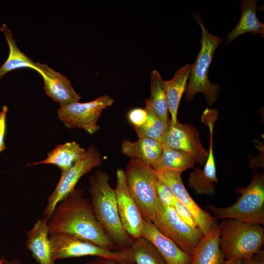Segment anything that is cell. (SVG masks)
<instances>
[{
	"label": "cell",
	"mask_w": 264,
	"mask_h": 264,
	"mask_svg": "<svg viewBox=\"0 0 264 264\" xmlns=\"http://www.w3.org/2000/svg\"><path fill=\"white\" fill-rule=\"evenodd\" d=\"M102 163V157L97 148L90 144L83 155L60 178L54 191L48 197L47 204L43 210L44 218L49 220L58 204L75 188L79 180Z\"/></svg>",
	"instance_id": "obj_9"
},
{
	"label": "cell",
	"mask_w": 264,
	"mask_h": 264,
	"mask_svg": "<svg viewBox=\"0 0 264 264\" xmlns=\"http://www.w3.org/2000/svg\"><path fill=\"white\" fill-rule=\"evenodd\" d=\"M128 118L133 128L139 127L146 121L147 113L144 108H133L129 111Z\"/></svg>",
	"instance_id": "obj_30"
},
{
	"label": "cell",
	"mask_w": 264,
	"mask_h": 264,
	"mask_svg": "<svg viewBox=\"0 0 264 264\" xmlns=\"http://www.w3.org/2000/svg\"><path fill=\"white\" fill-rule=\"evenodd\" d=\"M0 29L3 33L9 46V54L7 60L0 67V79L8 72L22 68H36V63L23 53L18 47L11 30L5 23Z\"/></svg>",
	"instance_id": "obj_21"
},
{
	"label": "cell",
	"mask_w": 264,
	"mask_h": 264,
	"mask_svg": "<svg viewBox=\"0 0 264 264\" xmlns=\"http://www.w3.org/2000/svg\"><path fill=\"white\" fill-rule=\"evenodd\" d=\"M145 101L147 120L142 126L133 129L138 137H148L163 143L167 127L154 112L148 99H146Z\"/></svg>",
	"instance_id": "obj_26"
},
{
	"label": "cell",
	"mask_w": 264,
	"mask_h": 264,
	"mask_svg": "<svg viewBox=\"0 0 264 264\" xmlns=\"http://www.w3.org/2000/svg\"><path fill=\"white\" fill-rule=\"evenodd\" d=\"M7 111V106H3L0 111V152L6 149L4 137L6 132V118Z\"/></svg>",
	"instance_id": "obj_31"
},
{
	"label": "cell",
	"mask_w": 264,
	"mask_h": 264,
	"mask_svg": "<svg viewBox=\"0 0 264 264\" xmlns=\"http://www.w3.org/2000/svg\"><path fill=\"white\" fill-rule=\"evenodd\" d=\"M141 237L154 245L167 264H191V255L163 234L153 222L143 220Z\"/></svg>",
	"instance_id": "obj_15"
},
{
	"label": "cell",
	"mask_w": 264,
	"mask_h": 264,
	"mask_svg": "<svg viewBox=\"0 0 264 264\" xmlns=\"http://www.w3.org/2000/svg\"><path fill=\"white\" fill-rule=\"evenodd\" d=\"M173 207L179 218L187 225L194 230L199 229L190 211L177 198Z\"/></svg>",
	"instance_id": "obj_29"
},
{
	"label": "cell",
	"mask_w": 264,
	"mask_h": 264,
	"mask_svg": "<svg viewBox=\"0 0 264 264\" xmlns=\"http://www.w3.org/2000/svg\"><path fill=\"white\" fill-rule=\"evenodd\" d=\"M116 181L114 190L121 223L125 231L133 239L140 238L142 236L143 219L129 193L124 171L121 168L116 171Z\"/></svg>",
	"instance_id": "obj_12"
},
{
	"label": "cell",
	"mask_w": 264,
	"mask_h": 264,
	"mask_svg": "<svg viewBox=\"0 0 264 264\" xmlns=\"http://www.w3.org/2000/svg\"><path fill=\"white\" fill-rule=\"evenodd\" d=\"M242 261L241 259L225 260L223 264H241Z\"/></svg>",
	"instance_id": "obj_35"
},
{
	"label": "cell",
	"mask_w": 264,
	"mask_h": 264,
	"mask_svg": "<svg viewBox=\"0 0 264 264\" xmlns=\"http://www.w3.org/2000/svg\"><path fill=\"white\" fill-rule=\"evenodd\" d=\"M129 193L137 205L143 219L153 222L158 200L155 171L141 160L130 159L124 171Z\"/></svg>",
	"instance_id": "obj_6"
},
{
	"label": "cell",
	"mask_w": 264,
	"mask_h": 264,
	"mask_svg": "<svg viewBox=\"0 0 264 264\" xmlns=\"http://www.w3.org/2000/svg\"><path fill=\"white\" fill-rule=\"evenodd\" d=\"M0 264H22L21 261L16 259H15L12 261H9L4 258H2L0 260Z\"/></svg>",
	"instance_id": "obj_34"
},
{
	"label": "cell",
	"mask_w": 264,
	"mask_h": 264,
	"mask_svg": "<svg viewBox=\"0 0 264 264\" xmlns=\"http://www.w3.org/2000/svg\"><path fill=\"white\" fill-rule=\"evenodd\" d=\"M131 249L134 264H167L154 245L142 237L133 239Z\"/></svg>",
	"instance_id": "obj_27"
},
{
	"label": "cell",
	"mask_w": 264,
	"mask_h": 264,
	"mask_svg": "<svg viewBox=\"0 0 264 264\" xmlns=\"http://www.w3.org/2000/svg\"><path fill=\"white\" fill-rule=\"evenodd\" d=\"M164 81L157 70L151 72L150 97L148 99L154 112L167 127L170 119Z\"/></svg>",
	"instance_id": "obj_25"
},
{
	"label": "cell",
	"mask_w": 264,
	"mask_h": 264,
	"mask_svg": "<svg viewBox=\"0 0 264 264\" xmlns=\"http://www.w3.org/2000/svg\"><path fill=\"white\" fill-rule=\"evenodd\" d=\"M42 76L46 94L60 107L79 102L81 95L74 89L65 75L56 71L46 64L36 63L35 70Z\"/></svg>",
	"instance_id": "obj_14"
},
{
	"label": "cell",
	"mask_w": 264,
	"mask_h": 264,
	"mask_svg": "<svg viewBox=\"0 0 264 264\" xmlns=\"http://www.w3.org/2000/svg\"><path fill=\"white\" fill-rule=\"evenodd\" d=\"M86 149L75 141L67 142L57 145L48 152L47 157L42 161L34 162L27 166L39 164H53L61 171V175L66 172L85 153Z\"/></svg>",
	"instance_id": "obj_19"
},
{
	"label": "cell",
	"mask_w": 264,
	"mask_h": 264,
	"mask_svg": "<svg viewBox=\"0 0 264 264\" xmlns=\"http://www.w3.org/2000/svg\"><path fill=\"white\" fill-rule=\"evenodd\" d=\"M153 223L163 234L191 255L203 237L199 229L194 230L184 222L174 207L163 204L159 199Z\"/></svg>",
	"instance_id": "obj_8"
},
{
	"label": "cell",
	"mask_w": 264,
	"mask_h": 264,
	"mask_svg": "<svg viewBox=\"0 0 264 264\" xmlns=\"http://www.w3.org/2000/svg\"><path fill=\"white\" fill-rule=\"evenodd\" d=\"M241 194L233 204L220 207L207 203L205 208L216 219H231L242 222L264 224V176L256 171L252 181L245 187H239Z\"/></svg>",
	"instance_id": "obj_4"
},
{
	"label": "cell",
	"mask_w": 264,
	"mask_h": 264,
	"mask_svg": "<svg viewBox=\"0 0 264 264\" xmlns=\"http://www.w3.org/2000/svg\"><path fill=\"white\" fill-rule=\"evenodd\" d=\"M219 225L220 245L225 260L248 259L262 249L263 225L231 219H223Z\"/></svg>",
	"instance_id": "obj_3"
},
{
	"label": "cell",
	"mask_w": 264,
	"mask_h": 264,
	"mask_svg": "<svg viewBox=\"0 0 264 264\" xmlns=\"http://www.w3.org/2000/svg\"><path fill=\"white\" fill-rule=\"evenodd\" d=\"M192 16L201 28V48L191 71L185 97L187 101H191L195 94L202 92L205 96L206 103L212 105L217 99L220 87L209 81L208 71L214 53L221 40L220 37L209 32L199 14H193Z\"/></svg>",
	"instance_id": "obj_5"
},
{
	"label": "cell",
	"mask_w": 264,
	"mask_h": 264,
	"mask_svg": "<svg viewBox=\"0 0 264 264\" xmlns=\"http://www.w3.org/2000/svg\"><path fill=\"white\" fill-rule=\"evenodd\" d=\"M195 163L186 153L164 146L159 161L153 168L157 172L181 174L186 169L193 168Z\"/></svg>",
	"instance_id": "obj_24"
},
{
	"label": "cell",
	"mask_w": 264,
	"mask_h": 264,
	"mask_svg": "<svg viewBox=\"0 0 264 264\" xmlns=\"http://www.w3.org/2000/svg\"><path fill=\"white\" fill-rule=\"evenodd\" d=\"M155 172L158 179L170 187L177 199L190 211L203 236L218 224L216 219L202 209L190 196L183 183L181 173Z\"/></svg>",
	"instance_id": "obj_13"
},
{
	"label": "cell",
	"mask_w": 264,
	"mask_h": 264,
	"mask_svg": "<svg viewBox=\"0 0 264 264\" xmlns=\"http://www.w3.org/2000/svg\"><path fill=\"white\" fill-rule=\"evenodd\" d=\"M48 228L49 234L67 233L110 251H119L99 223L81 188L74 189L58 204Z\"/></svg>",
	"instance_id": "obj_1"
},
{
	"label": "cell",
	"mask_w": 264,
	"mask_h": 264,
	"mask_svg": "<svg viewBox=\"0 0 264 264\" xmlns=\"http://www.w3.org/2000/svg\"><path fill=\"white\" fill-rule=\"evenodd\" d=\"M220 227L217 224L203 236L191 255V264H223L225 258L220 245Z\"/></svg>",
	"instance_id": "obj_18"
},
{
	"label": "cell",
	"mask_w": 264,
	"mask_h": 264,
	"mask_svg": "<svg viewBox=\"0 0 264 264\" xmlns=\"http://www.w3.org/2000/svg\"><path fill=\"white\" fill-rule=\"evenodd\" d=\"M114 100L108 95L85 103L75 102L57 111L59 120L68 129H83L93 134L100 129L97 124L103 110L111 106Z\"/></svg>",
	"instance_id": "obj_10"
},
{
	"label": "cell",
	"mask_w": 264,
	"mask_h": 264,
	"mask_svg": "<svg viewBox=\"0 0 264 264\" xmlns=\"http://www.w3.org/2000/svg\"><path fill=\"white\" fill-rule=\"evenodd\" d=\"M158 198L163 204L174 207L176 198L170 187L158 179L157 184Z\"/></svg>",
	"instance_id": "obj_28"
},
{
	"label": "cell",
	"mask_w": 264,
	"mask_h": 264,
	"mask_svg": "<svg viewBox=\"0 0 264 264\" xmlns=\"http://www.w3.org/2000/svg\"><path fill=\"white\" fill-rule=\"evenodd\" d=\"M86 264H124L113 260L104 257H96L92 260L88 261Z\"/></svg>",
	"instance_id": "obj_33"
},
{
	"label": "cell",
	"mask_w": 264,
	"mask_h": 264,
	"mask_svg": "<svg viewBox=\"0 0 264 264\" xmlns=\"http://www.w3.org/2000/svg\"><path fill=\"white\" fill-rule=\"evenodd\" d=\"M193 64H189L177 70L173 77L164 81L169 112L171 116L172 124L177 122V113L183 93L186 90L187 82L189 77Z\"/></svg>",
	"instance_id": "obj_20"
},
{
	"label": "cell",
	"mask_w": 264,
	"mask_h": 264,
	"mask_svg": "<svg viewBox=\"0 0 264 264\" xmlns=\"http://www.w3.org/2000/svg\"><path fill=\"white\" fill-rule=\"evenodd\" d=\"M163 144L165 147L186 153L201 165L208 156V151L202 145L198 132L190 124L177 121L174 125L170 120Z\"/></svg>",
	"instance_id": "obj_11"
},
{
	"label": "cell",
	"mask_w": 264,
	"mask_h": 264,
	"mask_svg": "<svg viewBox=\"0 0 264 264\" xmlns=\"http://www.w3.org/2000/svg\"><path fill=\"white\" fill-rule=\"evenodd\" d=\"M258 0H245L242 2V13L240 22L227 36L228 44L241 35L247 32L264 34V24L257 19L256 4Z\"/></svg>",
	"instance_id": "obj_22"
},
{
	"label": "cell",
	"mask_w": 264,
	"mask_h": 264,
	"mask_svg": "<svg viewBox=\"0 0 264 264\" xmlns=\"http://www.w3.org/2000/svg\"><path fill=\"white\" fill-rule=\"evenodd\" d=\"M49 220L46 218L38 220L26 233V247L40 264H54L50 248L48 228Z\"/></svg>",
	"instance_id": "obj_16"
},
{
	"label": "cell",
	"mask_w": 264,
	"mask_h": 264,
	"mask_svg": "<svg viewBox=\"0 0 264 264\" xmlns=\"http://www.w3.org/2000/svg\"><path fill=\"white\" fill-rule=\"evenodd\" d=\"M49 235L51 251L55 261L94 256L106 257L124 264H134L131 248L124 251H110L69 234L54 233Z\"/></svg>",
	"instance_id": "obj_7"
},
{
	"label": "cell",
	"mask_w": 264,
	"mask_h": 264,
	"mask_svg": "<svg viewBox=\"0 0 264 264\" xmlns=\"http://www.w3.org/2000/svg\"><path fill=\"white\" fill-rule=\"evenodd\" d=\"M110 175L96 171L89 177V192L94 215L107 235L119 251L129 249L133 239L125 231L119 215L114 189Z\"/></svg>",
	"instance_id": "obj_2"
},
{
	"label": "cell",
	"mask_w": 264,
	"mask_h": 264,
	"mask_svg": "<svg viewBox=\"0 0 264 264\" xmlns=\"http://www.w3.org/2000/svg\"><path fill=\"white\" fill-rule=\"evenodd\" d=\"M218 181L216 166L207 162L203 170L196 168L190 173L187 185L197 195L212 196L215 194V183Z\"/></svg>",
	"instance_id": "obj_23"
},
{
	"label": "cell",
	"mask_w": 264,
	"mask_h": 264,
	"mask_svg": "<svg viewBox=\"0 0 264 264\" xmlns=\"http://www.w3.org/2000/svg\"><path fill=\"white\" fill-rule=\"evenodd\" d=\"M163 148V143L148 137H138L134 141L123 139L121 146L124 155L141 160L152 168L159 161Z\"/></svg>",
	"instance_id": "obj_17"
},
{
	"label": "cell",
	"mask_w": 264,
	"mask_h": 264,
	"mask_svg": "<svg viewBox=\"0 0 264 264\" xmlns=\"http://www.w3.org/2000/svg\"><path fill=\"white\" fill-rule=\"evenodd\" d=\"M241 264H264V251L260 250L251 258L242 260Z\"/></svg>",
	"instance_id": "obj_32"
}]
</instances>
